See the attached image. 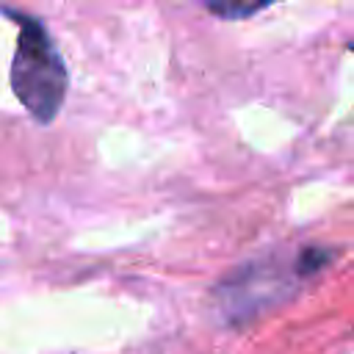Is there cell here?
Here are the masks:
<instances>
[{"mask_svg":"<svg viewBox=\"0 0 354 354\" xmlns=\"http://www.w3.org/2000/svg\"><path fill=\"white\" fill-rule=\"evenodd\" d=\"M6 14L19 22V36L11 58V72H8L11 91L36 122L47 124L58 116L64 105L66 86H69L66 66L47 28L36 17L8 11V8Z\"/></svg>","mask_w":354,"mask_h":354,"instance_id":"obj_1","label":"cell"},{"mask_svg":"<svg viewBox=\"0 0 354 354\" xmlns=\"http://www.w3.org/2000/svg\"><path fill=\"white\" fill-rule=\"evenodd\" d=\"M266 3H254V6H207L210 14L216 17H224V19H241V17H254L257 11H263Z\"/></svg>","mask_w":354,"mask_h":354,"instance_id":"obj_2","label":"cell"},{"mask_svg":"<svg viewBox=\"0 0 354 354\" xmlns=\"http://www.w3.org/2000/svg\"><path fill=\"white\" fill-rule=\"evenodd\" d=\"M348 50H351V53H354V41H351V44H348Z\"/></svg>","mask_w":354,"mask_h":354,"instance_id":"obj_3","label":"cell"}]
</instances>
